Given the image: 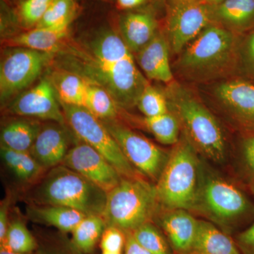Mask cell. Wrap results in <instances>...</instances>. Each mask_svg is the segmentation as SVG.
<instances>
[{"label": "cell", "mask_w": 254, "mask_h": 254, "mask_svg": "<svg viewBox=\"0 0 254 254\" xmlns=\"http://www.w3.org/2000/svg\"><path fill=\"white\" fill-rule=\"evenodd\" d=\"M210 23L208 5L201 0H170L167 30L175 53L187 48Z\"/></svg>", "instance_id": "8fae6325"}, {"label": "cell", "mask_w": 254, "mask_h": 254, "mask_svg": "<svg viewBox=\"0 0 254 254\" xmlns=\"http://www.w3.org/2000/svg\"><path fill=\"white\" fill-rule=\"evenodd\" d=\"M131 234L151 254H175L166 237L151 222L138 227Z\"/></svg>", "instance_id": "4dcf8cb0"}, {"label": "cell", "mask_w": 254, "mask_h": 254, "mask_svg": "<svg viewBox=\"0 0 254 254\" xmlns=\"http://www.w3.org/2000/svg\"><path fill=\"white\" fill-rule=\"evenodd\" d=\"M0 154L6 168L23 183H36L46 171L29 152L18 151L1 145Z\"/></svg>", "instance_id": "d4e9b609"}, {"label": "cell", "mask_w": 254, "mask_h": 254, "mask_svg": "<svg viewBox=\"0 0 254 254\" xmlns=\"http://www.w3.org/2000/svg\"><path fill=\"white\" fill-rule=\"evenodd\" d=\"M60 103L84 108L89 83L79 75L58 68L50 78Z\"/></svg>", "instance_id": "cb8c5ba5"}, {"label": "cell", "mask_w": 254, "mask_h": 254, "mask_svg": "<svg viewBox=\"0 0 254 254\" xmlns=\"http://www.w3.org/2000/svg\"><path fill=\"white\" fill-rule=\"evenodd\" d=\"M78 11L76 0H53L36 27L69 28Z\"/></svg>", "instance_id": "4316f807"}, {"label": "cell", "mask_w": 254, "mask_h": 254, "mask_svg": "<svg viewBox=\"0 0 254 254\" xmlns=\"http://www.w3.org/2000/svg\"><path fill=\"white\" fill-rule=\"evenodd\" d=\"M106 222L102 215H87L73 229V245L83 253H90L101 239Z\"/></svg>", "instance_id": "484cf974"}, {"label": "cell", "mask_w": 254, "mask_h": 254, "mask_svg": "<svg viewBox=\"0 0 254 254\" xmlns=\"http://www.w3.org/2000/svg\"><path fill=\"white\" fill-rule=\"evenodd\" d=\"M70 148L64 127L53 123L42 127L29 153L47 170L61 165Z\"/></svg>", "instance_id": "2e32d148"}, {"label": "cell", "mask_w": 254, "mask_h": 254, "mask_svg": "<svg viewBox=\"0 0 254 254\" xmlns=\"http://www.w3.org/2000/svg\"><path fill=\"white\" fill-rule=\"evenodd\" d=\"M9 199H4L1 201L0 206V242L4 240L8 227H9Z\"/></svg>", "instance_id": "f35d334b"}, {"label": "cell", "mask_w": 254, "mask_h": 254, "mask_svg": "<svg viewBox=\"0 0 254 254\" xmlns=\"http://www.w3.org/2000/svg\"><path fill=\"white\" fill-rule=\"evenodd\" d=\"M42 127L36 119L19 117L11 120L1 128V145L18 151L29 152Z\"/></svg>", "instance_id": "603a6c76"}, {"label": "cell", "mask_w": 254, "mask_h": 254, "mask_svg": "<svg viewBox=\"0 0 254 254\" xmlns=\"http://www.w3.org/2000/svg\"><path fill=\"white\" fill-rule=\"evenodd\" d=\"M103 254H121L118 253H112V252H103Z\"/></svg>", "instance_id": "7bdbcfd3"}, {"label": "cell", "mask_w": 254, "mask_h": 254, "mask_svg": "<svg viewBox=\"0 0 254 254\" xmlns=\"http://www.w3.org/2000/svg\"><path fill=\"white\" fill-rule=\"evenodd\" d=\"M136 106L145 118H153L168 113V103L165 96L150 84L143 90Z\"/></svg>", "instance_id": "d6a6232c"}, {"label": "cell", "mask_w": 254, "mask_h": 254, "mask_svg": "<svg viewBox=\"0 0 254 254\" xmlns=\"http://www.w3.org/2000/svg\"><path fill=\"white\" fill-rule=\"evenodd\" d=\"M205 4L208 5H216L223 2L225 0H201Z\"/></svg>", "instance_id": "b9f144b4"}, {"label": "cell", "mask_w": 254, "mask_h": 254, "mask_svg": "<svg viewBox=\"0 0 254 254\" xmlns=\"http://www.w3.org/2000/svg\"><path fill=\"white\" fill-rule=\"evenodd\" d=\"M1 246L18 253L31 254L36 250L37 243L25 224L21 220H14L10 222Z\"/></svg>", "instance_id": "f546056e"}, {"label": "cell", "mask_w": 254, "mask_h": 254, "mask_svg": "<svg viewBox=\"0 0 254 254\" xmlns=\"http://www.w3.org/2000/svg\"><path fill=\"white\" fill-rule=\"evenodd\" d=\"M235 45V36L232 31L210 23L187 46L181 64L192 71L210 69L228 59Z\"/></svg>", "instance_id": "30bf717a"}, {"label": "cell", "mask_w": 254, "mask_h": 254, "mask_svg": "<svg viewBox=\"0 0 254 254\" xmlns=\"http://www.w3.org/2000/svg\"><path fill=\"white\" fill-rule=\"evenodd\" d=\"M126 238V233L118 227L107 226L100 239V247L103 252L121 254L125 250Z\"/></svg>", "instance_id": "836d02e7"}, {"label": "cell", "mask_w": 254, "mask_h": 254, "mask_svg": "<svg viewBox=\"0 0 254 254\" xmlns=\"http://www.w3.org/2000/svg\"><path fill=\"white\" fill-rule=\"evenodd\" d=\"M5 52L0 64V98L1 103L14 98L32 84L43 68L54 60L55 53L11 47Z\"/></svg>", "instance_id": "ba28073f"}, {"label": "cell", "mask_w": 254, "mask_h": 254, "mask_svg": "<svg viewBox=\"0 0 254 254\" xmlns=\"http://www.w3.org/2000/svg\"><path fill=\"white\" fill-rule=\"evenodd\" d=\"M69 28H32L10 37L6 39V44L56 54L66 43Z\"/></svg>", "instance_id": "ffe728a7"}, {"label": "cell", "mask_w": 254, "mask_h": 254, "mask_svg": "<svg viewBox=\"0 0 254 254\" xmlns=\"http://www.w3.org/2000/svg\"><path fill=\"white\" fill-rule=\"evenodd\" d=\"M137 61L150 79L169 83L173 76L169 59L168 43L165 37L157 33L143 48L137 53Z\"/></svg>", "instance_id": "d6986e66"}, {"label": "cell", "mask_w": 254, "mask_h": 254, "mask_svg": "<svg viewBox=\"0 0 254 254\" xmlns=\"http://www.w3.org/2000/svg\"><path fill=\"white\" fill-rule=\"evenodd\" d=\"M190 254H242L235 239L213 222L199 220Z\"/></svg>", "instance_id": "44dd1931"}, {"label": "cell", "mask_w": 254, "mask_h": 254, "mask_svg": "<svg viewBox=\"0 0 254 254\" xmlns=\"http://www.w3.org/2000/svg\"><path fill=\"white\" fill-rule=\"evenodd\" d=\"M174 103L188 141L197 153L212 163H225L227 159L226 139L213 114L194 98L184 93L177 94Z\"/></svg>", "instance_id": "8992f818"}, {"label": "cell", "mask_w": 254, "mask_h": 254, "mask_svg": "<svg viewBox=\"0 0 254 254\" xmlns=\"http://www.w3.org/2000/svg\"><path fill=\"white\" fill-rule=\"evenodd\" d=\"M252 182H253V190L254 192V180H253V181H252Z\"/></svg>", "instance_id": "f6af8a7d"}, {"label": "cell", "mask_w": 254, "mask_h": 254, "mask_svg": "<svg viewBox=\"0 0 254 254\" xmlns=\"http://www.w3.org/2000/svg\"><path fill=\"white\" fill-rule=\"evenodd\" d=\"M0 254H23L18 253V252H13V251L7 250V249L4 248V247H1V250H0Z\"/></svg>", "instance_id": "60d3db41"}, {"label": "cell", "mask_w": 254, "mask_h": 254, "mask_svg": "<svg viewBox=\"0 0 254 254\" xmlns=\"http://www.w3.org/2000/svg\"><path fill=\"white\" fill-rule=\"evenodd\" d=\"M222 104L246 131L254 132V84L237 80L222 83L217 89Z\"/></svg>", "instance_id": "9a60e30c"}, {"label": "cell", "mask_w": 254, "mask_h": 254, "mask_svg": "<svg viewBox=\"0 0 254 254\" xmlns=\"http://www.w3.org/2000/svg\"><path fill=\"white\" fill-rule=\"evenodd\" d=\"M26 216L32 221L56 227L62 232H72L87 216L79 210L59 205H38L29 203Z\"/></svg>", "instance_id": "7402d4cb"}, {"label": "cell", "mask_w": 254, "mask_h": 254, "mask_svg": "<svg viewBox=\"0 0 254 254\" xmlns=\"http://www.w3.org/2000/svg\"><path fill=\"white\" fill-rule=\"evenodd\" d=\"M100 120L137 171L150 180L158 182L170 155L115 119Z\"/></svg>", "instance_id": "9c48e42d"}, {"label": "cell", "mask_w": 254, "mask_h": 254, "mask_svg": "<svg viewBox=\"0 0 254 254\" xmlns=\"http://www.w3.org/2000/svg\"><path fill=\"white\" fill-rule=\"evenodd\" d=\"M61 165L86 177L107 193L123 178L103 155L83 141L71 147Z\"/></svg>", "instance_id": "4fadbf2b"}, {"label": "cell", "mask_w": 254, "mask_h": 254, "mask_svg": "<svg viewBox=\"0 0 254 254\" xmlns=\"http://www.w3.org/2000/svg\"><path fill=\"white\" fill-rule=\"evenodd\" d=\"M18 117L50 120L64 125V115L57 92L50 78H44L27 91L21 92L8 108Z\"/></svg>", "instance_id": "7c38bea8"}, {"label": "cell", "mask_w": 254, "mask_h": 254, "mask_svg": "<svg viewBox=\"0 0 254 254\" xmlns=\"http://www.w3.org/2000/svg\"><path fill=\"white\" fill-rule=\"evenodd\" d=\"M143 125L160 143L175 145L179 142L180 124L173 114L167 113L153 118H145Z\"/></svg>", "instance_id": "83f0119b"}, {"label": "cell", "mask_w": 254, "mask_h": 254, "mask_svg": "<svg viewBox=\"0 0 254 254\" xmlns=\"http://www.w3.org/2000/svg\"><path fill=\"white\" fill-rule=\"evenodd\" d=\"M12 1H14V2H16L17 3V4H18V3L21 2V1H22L23 0H12Z\"/></svg>", "instance_id": "ee69618b"}, {"label": "cell", "mask_w": 254, "mask_h": 254, "mask_svg": "<svg viewBox=\"0 0 254 254\" xmlns=\"http://www.w3.org/2000/svg\"><path fill=\"white\" fill-rule=\"evenodd\" d=\"M119 28L127 46L137 54L158 33V22L149 11H128L120 16Z\"/></svg>", "instance_id": "ac0fdd59"}, {"label": "cell", "mask_w": 254, "mask_h": 254, "mask_svg": "<svg viewBox=\"0 0 254 254\" xmlns=\"http://www.w3.org/2000/svg\"><path fill=\"white\" fill-rule=\"evenodd\" d=\"M108 193L63 165L50 169L28 193L31 203L59 205L87 215H103Z\"/></svg>", "instance_id": "7a4b0ae2"}, {"label": "cell", "mask_w": 254, "mask_h": 254, "mask_svg": "<svg viewBox=\"0 0 254 254\" xmlns=\"http://www.w3.org/2000/svg\"><path fill=\"white\" fill-rule=\"evenodd\" d=\"M84 108L100 120H113L118 116V106L113 97L101 87L90 83Z\"/></svg>", "instance_id": "f1b7e54d"}, {"label": "cell", "mask_w": 254, "mask_h": 254, "mask_svg": "<svg viewBox=\"0 0 254 254\" xmlns=\"http://www.w3.org/2000/svg\"><path fill=\"white\" fill-rule=\"evenodd\" d=\"M160 207L155 186L138 176L123 177L118 186L108 192L102 216L107 226L128 233L151 222Z\"/></svg>", "instance_id": "5b68a950"}, {"label": "cell", "mask_w": 254, "mask_h": 254, "mask_svg": "<svg viewBox=\"0 0 254 254\" xmlns=\"http://www.w3.org/2000/svg\"><path fill=\"white\" fill-rule=\"evenodd\" d=\"M53 62L58 68L101 87L118 107L126 109L136 106L149 84L121 36L110 28H102L86 40L66 42Z\"/></svg>", "instance_id": "6da1fadb"}, {"label": "cell", "mask_w": 254, "mask_h": 254, "mask_svg": "<svg viewBox=\"0 0 254 254\" xmlns=\"http://www.w3.org/2000/svg\"><path fill=\"white\" fill-rule=\"evenodd\" d=\"M60 105L66 123L81 141L103 155L122 177L126 178L138 177V172L128 161L118 142L100 119L83 107L63 103H60Z\"/></svg>", "instance_id": "52a82bcc"}, {"label": "cell", "mask_w": 254, "mask_h": 254, "mask_svg": "<svg viewBox=\"0 0 254 254\" xmlns=\"http://www.w3.org/2000/svg\"><path fill=\"white\" fill-rule=\"evenodd\" d=\"M53 0H23L16 10L18 23L26 30L36 28Z\"/></svg>", "instance_id": "1f68e13d"}, {"label": "cell", "mask_w": 254, "mask_h": 254, "mask_svg": "<svg viewBox=\"0 0 254 254\" xmlns=\"http://www.w3.org/2000/svg\"><path fill=\"white\" fill-rule=\"evenodd\" d=\"M240 162L246 176L254 180V132H248L242 141Z\"/></svg>", "instance_id": "e575fe53"}, {"label": "cell", "mask_w": 254, "mask_h": 254, "mask_svg": "<svg viewBox=\"0 0 254 254\" xmlns=\"http://www.w3.org/2000/svg\"><path fill=\"white\" fill-rule=\"evenodd\" d=\"M235 240L241 254H254V223L237 234Z\"/></svg>", "instance_id": "d590c367"}, {"label": "cell", "mask_w": 254, "mask_h": 254, "mask_svg": "<svg viewBox=\"0 0 254 254\" xmlns=\"http://www.w3.org/2000/svg\"><path fill=\"white\" fill-rule=\"evenodd\" d=\"M158 220L174 253L190 254L198 232L199 220L188 210L165 209Z\"/></svg>", "instance_id": "5bb4252c"}, {"label": "cell", "mask_w": 254, "mask_h": 254, "mask_svg": "<svg viewBox=\"0 0 254 254\" xmlns=\"http://www.w3.org/2000/svg\"><path fill=\"white\" fill-rule=\"evenodd\" d=\"M145 0H116L117 6L121 10H131L138 7Z\"/></svg>", "instance_id": "ab89813d"}, {"label": "cell", "mask_w": 254, "mask_h": 254, "mask_svg": "<svg viewBox=\"0 0 254 254\" xmlns=\"http://www.w3.org/2000/svg\"><path fill=\"white\" fill-rule=\"evenodd\" d=\"M208 7L211 23L232 33L254 31V0H225L218 4L208 5Z\"/></svg>", "instance_id": "e0dca14e"}, {"label": "cell", "mask_w": 254, "mask_h": 254, "mask_svg": "<svg viewBox=\"0 0 254 254\" xmlns=\"http://www.w3.org/2000/svg\"><path fill=\"white\" fill-rule=\"evenodd\" d=\"M244 60L248 72L254 78V30L247 37L244 48Z\"/></svg>", "instance_id": "8d00e7d4"}, {"label": "cell", "mask_w": 254, "mask_h": 254, "mask_svg": "<svg viewBox=\"0 0 254 254\" xmlns=\"http://www.w3.org/2000/svg\"><path fill=\"white\" fill-rule=\"evenodd\" d=\"M202 170L198 153L190 142L179 141L155 185L160 206L193 211Z\"/></svg>", "instance_id": "3957f363"}, {"label": "cell", "mask_w": 254, "mask_h": 254, "mask_svg": "<svg viewBox=\"0 0 254 254\" xmlns=\"http://www.w3.org/2000/svg\"></svg>", "instance_id": "bcb514c9"}, {"label": "cell", "mask_w": 254, "mask_h": 254, "mask_svg": "<svg viewBox=\"0 0 254 254\" xmlns=\"http://www.w3.org/2000/svg\"><path fill=\"white\" fill-rule=\"evenodd\" d=\"M193 211L203 214L210 222L230 235L252 218L254 207L245 193L232 182L202 171Z\"/></svg>", "instance_id": "277c9868"}, {"label": "cell", "mask_w": 254, "mask_h": 254, "mask_svg": "<svg viewBox=\"0 0 254 254\" xmlns=\"http://www.w3.org/2000/svg\"><path fill=\"white\" fill-rule=\"evenodd\" d=\"M125 254H151L133 237L131 232L126 233Z\"/></svg>", "instance_id": "74e56055"}]
</instances>
